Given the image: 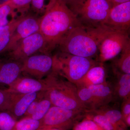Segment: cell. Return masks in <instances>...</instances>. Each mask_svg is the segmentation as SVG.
Returning a JSON list of instances; mask_svg holds the SVG:
<instances>
[{
  "instance_id": "obj_1",
  "label": "cell",
  "mask_w": 130,
  "mask_h": 130,
  "mask_svg": "<svg viewBox=\"0 0 130 130\" xmlns=\"http://www.w3.org/2000/svg\"><path fill=\"white\" fill-rule=\"evenodd\" d=\"M81 24L63 0H50L40 17L39 32L46 43V53L50 54L69 32Z\"/></svg>"
},
{
  "instance_id": "obj_2",
  "label": "cell",
  "mask_w": 130,
  "mask_h": 130,
  "mask_svg": "<svg viewBox=\"0 0 130 130\" xmlns=\"http://www.w3.org/2000/svg\"><path fill=\"white\" fill-rule=\"evenodd\" d=\"M111 30L104 25L93 27L81 24L70 31L57 47L61 52L93 59L97 56L101 42Z\"/></svg>"
},
{
  "instance_id": "obj_3",
  "label": "cell",
  "mask_w": 130,
  "mask_h": 130,
  "mask_svg": "<svg viewBox=\"0 0 130 130\" xmlns=\"http://www.w3.org/2000/svg\"><path fill=\"white\" fill-rule=\"evenodd\" d=\"M44 79L46 85L44 92L52 105L70 110L87 111L79 100L75 84L53 70Z\"/></svg>"
},
{
  "instance_id": "obj_4",
  "label": "cell",
  "mask_w": 130,
  "mask_h": 130,
  "mask_svg": "<svg viewBox=\"0 0 130 130\" xmlns=\"http://www.w3.org/2000/svg\"><path fill=\"white\" fill-rule=\"evenodd\" d=\"M53 57L52 70L75 84L91 67L99 63L92 58L76 56L60 51Z\"/></svg>"
},
{
  "instance_id": "obj_5",
  "label": "cell",
  "mask_w": 130,
  "mask_h": 130,
  "mask_svg": "<svg viewBox=\"0 0 130 130\" xmlns=\"http://www.w3.org/2000/svg\"><path fill=\"white\" fill-rule=\"evenodd\" d=\"M112 7L106 0H79L71 9L82 24L96 27L103 25Z\"/></svg>"
},
{
  "instance_id": "obj_6",
  "label": "cell",
  "mask_w": 130,
  "mask_h": 130,
  "mask_svg": "<svg viewBox=\"0 0 130 130\" xmlns=\"http://www.w3.org/2000/svg\"><path fill=\"white\" fill-rule=\"evenodd\" d=\"M85 113L83 111L70 110L53 105L40 120V126L37 130L47 128L71 130L77 123L84 118Z\"/></svg>"
},
{
  "instance_id": "obj_7",
  "label": "cell",
  "mask_w": 130,
  "mask_h": 130,
  "mask_svg": "<svg viewBox=\"0 0 130 130\" xmlns=\"http://www.w3.org/2000/svg\"><path fill=\"white\" fill-rule=\"evenodd\" d=\"M130 41L129 32L110 30L100 43L96 60L103 63L114 59Z\"/></svg>"
},
{
  "instance_id": "obj_8",
  "label": "cell",
  "mask_w": 130,
  "mask_h": 130,
  "mask_svg": "<svg viewBox=\"0 0 130 130\" xmlns=\"http://www.w3.org/2000/svg\"><path fill=\"white\" fill-rule=\"evenodd\" d=\"M39 52L47 54L46 41L39 31L20 41L7 54L9 59L22 61Z\"/></svg>"
},
{
  "instance_id": "obj_9",
  "label": "cell",
  "mask_w": 130,
  "mask_h": 130,
  "mask_svg": "<svg viewBox=\"0 0 130 130\" xmlns=\"http://www.w3.org/2000/svg\"><path fill=\"white\" fill-rule=\"evenodd\" d=\"M22 62V74L42 79L52 71L53 60L51 55L41 53L28 57Z\"/></svg>"
},
{
  "instance_id": "obj_10",
  "label": "cell",
  "mask_w": 130,
  "mask_h": 130,
  "mask_svg": "<svg viewBox=\"0 0 130 130\" xmlns=\"http://www.w3.org/2000/svg\"><path fill=\"white\" fill-rule=\"evenodd\" d=\"M103 25L112 30L129 32L130 1L113 6Z\"/></svg>"
},
{
  "instance_id": "obj_11",
  "label": "cell",
  "mask_w": 130,
  "mask_h": 130,
  "mask_svg": "<svg viewBox=\"0 0 130 130\" xmlns=\"http://www.w3.org/2000/svg\"><path fill=\"white\" fill-rule=\"evenodd\" d=\"M40 17L36 14H25L24 15L14 30L8 44L6 54L20 40L39 32Z\"/></svg>"
},
{
  "instance_id": "obj_12",
  "label": "cell",
  "mask_w": 130,
  "mask_h": 130,
  "mask_svg": "<svg viewBox=\"0 0 130 130\" xmlns=\"http://www.w3.org/2000/svg\"><path fill=\"white\" fill-rule=\"evenodd\" d=\"M46 89V85L44 78L38 79L21 75L6 88L11 93L20 94L45 91Z\"/></svg>"
},
{
  "instance_id": "obj_13",
  "label": "cell",
  "mask_w": 130,
  "mask_h": 130,
  "mask_svg": "<svg viewBox=\"0 0 130 130\" xmlns=\"http://www.w3.org/2000/svg\"><path fill=\"white\" fill-rule=\"evenodd\" d=\"M22 61L0 59V86L11 84L22 74Z\"/></svg>"
},
{
  "instance_id": "obj_14",
  "label": "cell",
  "mask_w": 130,
  "mask_h": 130,
  "mask_svg": "<svg viewBox=\"0 0 130 130\" xmlns=\"http://www.w3.org/2000/svg\"><path fill=\"white\" fill-rule=\"evenodd\" d=\"M86 87L90 89L92 93L97 107L96 109L109 105L115 97L113 86L107 81L100 84Z\"/></svg>"
},
{
  "instance_id": "obj_15",
  "label": "cell",
  "mask_w": 130,
  "mask_h": 130,
  "mask_svg": "<svg viewBox=\"0 0 130 130\" xmlns=\"http://www.w3.org/2000/svg\"><path fill=\"white\" fill-rule=\"evenodd\" d=\"M103 63L99 62L90 69L76 84V86H88L100 84L106 82V70Z\"/></svg>"
},
{
  "instance_id": "obj_16",
  "label": "cell",
  "mask_w": 130,
  "mask_h": 130,
  "mask_svg": "<svg viewBox=\"0 0 130 130\" xmlns=\"http://www.w3.org/2000/svg\"><path fill=\"white\" fill-rule=\"evenodd\" d=\"M40 92L25 94H19L8 111L17 120L23 118L28 107Z\"/></svg>"
},
{
  "instance_id": "obj_17",
  "label": "cell",
  "mask_w": 130,
  "mask_h": 130,
  "mask_svg": "<svg viewBox=\"0 0 130 130\" xmlns=\"http://www.w3.org/2000/svg\"><path fill=\"white\" fill-rule=\"evenodd\" d=\"M25 15L18 17L7 25L0 27V56L6 54L8 44L14 30Z\"/></svg>"
},
{
  "instance_id": "obj_18",
  "label": "cell",
  "mask_w": 130,
  "mask_h": 130,
  "mask_svg": "<svg viewBox=\"0 0 130 130\" xmlns=\"http://www.w3.org/2000/svg\"><path fill=\"white\" fill-rule=\"evenodd\" d=\"M101 114L111 123L121 130H128V127L125 124L120 110L107 105L100 107L93 110Z\"/></svg>"
},
{
  "instance_id": "obj_19",
  "label": "cell",
  "mask_w": 130,
  "mask_h": 130,
  "mask_svg": "<svg viewBox=\"0 0 130 130\" xmlns=\"http://www.w3.org/2000/svg\"><path fill=\"white\" fill-rule=\"evenodd\" d=\"M117 80L113 86L115 96L122 101L130 98V74L115 71Z\"/></svg>"
},
{
  "instance_id": "obj_20",
  "label": "cell",
  "mask_w": 130,
  "mask_h": 130,
  "mask_svg": "<svg viewBox=\"0 0 130 130\" xmlns=\"http://www.w3.org/2000/svg\"><path fill=\"white\" fill-rule=\"evenodd\" d=\"M120 54V57L115 63L117 71H115L130 74V41L126 43Z\"/></svg>"
},
{
  "instance_id": "obj_21",
  "label": "cell",
  "mask_w": 130,
  "mask_h": 130,
  "mask_svg": "<svg viewBox=\"0 0 130 130\" xmlns=\"http://www.w3.org/2000/svg\"><path fill=\"white\" fill-rule=\"evenodd\" d=\"M77 88L78 96L86 112L96 109L97 107L90 89L86 86H77Z\"/></svg>"
},
{
  "instance_id": "obj_22",
  "label": "cell",
  "mask_w": 130,
  "mask_h": 130,
  "mask_svg": "<svg viewBox=\"0 0 130 130\" xmlns=\"http://www.w3.org/2000/svg\"><path fill=\"white\" fill-rule=\"evenodd\" d=\"M84 118L93 120L104 130H121L111 123L104 115L94 111L86 112Z\"/></svg>"
},
{
  "instance_id": "obj_23",
  "label": "cell",
  "mask_w": 130,
  "mask_h": 130,
  "mask_svg": "<svg viewBox=\"0 0 130 130\" xmlns=\"http://www.w3.org/2000/svg\"><path fill=\"white\" fill-rule=\"evenodd\" d=\"M8 1L0 6V27L7 25L19 16Z\"/></svg>"
},
{
  "instance_id": "obj_24",
  "label": "cell",
  "mask_w": 130,
  "mask_h": 130,
  "mask_svg": "<svg viewBox=\"0 0 130 130\" xmlns=\"http://www.w3.org/2000/svg\"><path fill=\"white\" fill-rule=\"evenodd\" d=\"M52 106L53 105L51 101L46 95L44 92V96L40 101L36 110L30 116L28 117L35 120L40 121L46 115Z\"/></svg>"
},
{
  "instance_id": "obj_25",
  "label": "cell",
  "mask_w": 130,
  "mask_h": 130,
  "mask_svg": "<svg viewBox=\"0 0 130 130\" xmlns=\"http://www.w3.org/2000/svg\"><path fill=\"white\" fill-rule=\"evenodd\" d=\"M18 94L0 89V111H9Z\"/></svg>"
},
{
  "instance_id": "obj_26",
  "label": "cell",
  "mask_w": 130,
  "mask_h": 130,
  "mask_svg": "<svg viewBox=\"0 0 130 130\" xmlns=\"http://www.w3.org/2000/svg\"><path fill=\"white\" fill-rule=\"evenodd\" d=\"M40 121L28 117H24L17 120L11 130H37L40 126Z\"/></svg>"
},
{
  "instance_id": "obj_27",
  "label": "cell",
  "mask_w": 130,
  "mask_h": 130,
  "mask_svg": "<svg viewBox=\"0 0 130 130\" xmlns=\"http://www.w3.org/2000/svg\"><path fill=\"white\" fill-rule=\"evenodd\" d=\"M17 120L8 111H0V130H11Z\"/></svg>"
},
{
  "instance_id": "obj_28",
  "label": "cell",
  "mask_w": 130,
  "mask_h": 130,
  "mask_svg": "<svg viewBox=\"0 0 130 130\" xmlns=\"http://www.w3.org/2000/svg\"><path fill=\"white\" fill-rule=\"evenodd\" d=\"M71 130H104L95 122L89 119L84 118L77 123Z\"/></svg>"
},
{
  "instance_id": "obj_29",
  "label": "cell",
  "mask_w": 130,
  "mask_h": 130,
  "mask_svg": "<svg viewBox=\"0 0 130 130\" xmlns=\"http://www.w3.org/2000/svg\"><path fill=\"white\" fill-rule=\"evenodd\" d=\"M32 0H8L12 7L18 13L25 14L30 8Z\"/></svg>"
},
{
  "instance_id": "obj_30",
  "label": "cell",
  "mask_w": 130,
  "mask_h": 130,
  "mask_svg": "<svg viewBox=\"0 0 130 130\" xmlns=\"http://www.w3.org/2000/svg\"><path fill=\"white\" fill-rule=\"evenodd\" d=\"M50 0H32L30 7L36 15L41 16L44 13L47 5V1Z\"/></svg>"
},
{
  "instance_id": "obj_31",
  "label": "cell",
  "mask_w": 130,
  "mask_h": 130,
  "mask_svg": "<svg viewBox=\"0 0 130 130\" xmlns=\"http://www.w3.org/2000/svg\"><path fill=\"white\" fill-rule=\"evenodd\" d=\"M44 91H41L37 97L31 102L26 110L24 117H29L36 110L38 105L42 98L44 96Z\"/></svg>"
},
{
  "instance_id": "obj_32",
  "label": "cell",
  "mask_w": 130,
  "mask_h": 130,
  "mask_svg": "<svg viewBox=\"0 0 130 130\" xmlns=\"http://www.w3.org/2000/svg\"><path fill=\"white\" fill-rule=\"evenodd\" d=\"M120 111L123 120L126 117L130 115V98L123 100Z\"/></svg>"
},
{
  "instance_id": "obj_33",
  "label": "cell",
  "mask_w": 130,
  "mask_h": 130,
  "mask_svg": "<svg viewBox=\"0 0 130 130\" xmlns=\"http://www.w3.org/2000/svg\"><path fill=\"white\" fill-rule=\"evenodd\" d=\"M63 1L71 9L77 3L79 0H63Z\"/></svg>"
},
{
  "instance_id": "obj_34",
  "label": "cell",
  "mask_w": 130,
  "mask_h": 130,
  "mask_svg": "<svg viewBox=\"0 0 130 130\" xmlns=\"http://www.w3.org/2000/svg\"><path fill=\"white\" fill-rule=\"evenodd\" d=\"M106 1L110 3L112 7L115 5L130 1V0H106Z\"/></svg>"
},
{
  "instance_id": "obj_35",
  "label": "cell",
  "mask_w": 130,
  "mask_h": 130,
  "mask_svg": "<svg viewBox=\"0 0 130 130\" xmlns=\"http://www.w3.org/2000/svg\"><path fill=\"white\" fill-rule=\"evenodd\" d=\"M124 122L128 128L130 126V115L126 117L124 119Z\"/></svg>"
},
{
  "instance_id": "obj_36",
  "label": "cell",
  "mask_w": 130,
  "mask_h": 130,
  "mask_svg": "<svg viewBox=\"0 0 130 130\" xmlns=\"http://www.w3.org/2000/svg\"><path fill=\"white\" fill-rule=\"evenodd\" d=\"M64 130L62 129H59V128H44V129H41L40 130Z\"/></svg>"
},
{
  "instance_id": "obj_37",
  "label": "cell",
  "mask_w": 130,
  "mask_h": 130,
  "mask_svg": "<svg viewBox=\"0 0 130 130\" xmlns=\"http://www.w3.org/2000/svg\"><path fill=\"white\" fill-rule=\"evenodd\" d=\"M0 1H1V0H0ZM2 5V4H1V3H0V6H1Z\"/></svg>"
}]
</instances>
